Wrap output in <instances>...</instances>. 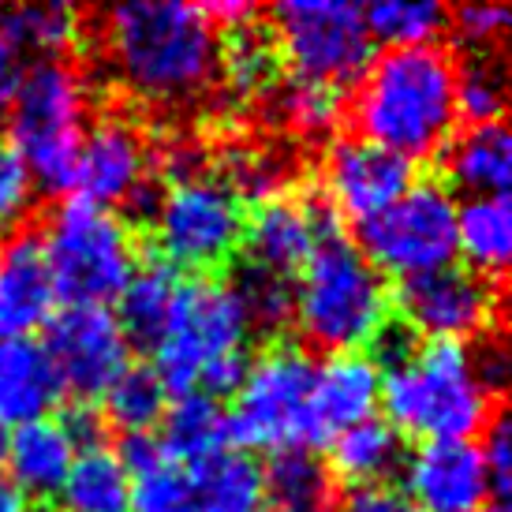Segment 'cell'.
<instances>
[{"label": "cell", "instance_id": "cell-43", "mask_svg": "<svg viewBox=\"0 0 512 512\" xmlns=\"http://www.w3.org/2000/svg\"><path fill=\"white\" fill-rule=\"evenodd\" d=\"M116 460L120 468L128 471V479H139V475H150V471L165 468L169 456L161 449V441L154 434H124L120 438V449H116Z\"/></svg>", "mask_w": 512, "mask_h": 512}, {"label": "cell", "instance_id": "cell-44", "mask_svg": "<svg viewBox=\"0 0 512 512\" xmlns=\"http://www.w3.org/2000/svg\"><path fill=\"white\" fill-rule=\"evenodd\" d=\"M337 512H415V509L404 494H397L393 486H385V490H352L337 505Z\"/></svg>", "mask_w": 512, "mask_h": 512}, {"label": "cell", "instance_id": "cell-8", "mask_svg": "<svg viewBox=\"0 0 512 512\" xmlns=\"http://www.w3.org/2000/svg\"><path fill=\"white\" fill-rule=\"evenodd\" d=\"M247 314L225 277H187L172 292L169 329L154 352V374L165 393H195L210 359L247 348Z\"/></svg>", "mask_w": 512, "mask_h": 512}, {"label": "cell", "instance_id": "cell-37", "mask_svg": "<svg viewBox=\"0 0 512 512\" xmlns=\"http://www.w3.org/2000/svg\"><path fill=\"white\" fill-rule=\"evenodd\" d=\"M131 512H195L187 471L176 464L139 475L131 486Z\"/></svg>", "mask_w": 512, "mask_h": 512}, {"label": "cell", "instance_id": "cell-13", "mask_svg": "<svg viewBox=\"0 0 512 512\" xmlns=\"http://www.w3.org/2000/svg\"><path fill=\"white\" fill-rule=\"evenodd\" d=\"M45 326L49 329L42 348L49 352L60 385L64 393H72V400L94 404V397H101L116 382V374L128 367V341L109 307H64Z\"/></svg>", "mask_w": 512, "mask_h": 512}, {"label": "cell", "instance_id": "cell-21", "mask_svg": "<svg viewBox=\"0 0 512 512\" xmlns=\"http://www.w3.org/2000/svg\"><path fill=\"white\" fill-rule=\"evenodd\" d=\"M64 385L42 341H0V427H23L57 408Z\"/></svg>", "mask_w": 512, "mask_h": 512}, {"label": "cell", "instance_id": "cell-29", "mask_svg": "<svg viewBox=\"0 0 512 512\" xmlns=\"http://www.w3.org/2000/svg\"><path fill=\"white\" fill-rule=\"evenodd\" d=\"M161 449L169 456V464H195L202 456L225 449V408L221 400L206 393H187L176 397L172 408L161 415Z\"/></svg>", "mask_w": 512, "mask_h": 512}, {"label": "cell", "instance_id": "cell-27", "mask_svg": "<svg viewBox=\"0 0 512 512\" xmlns=\"http://www.w3.org/2000/svg\"><path fill=\"white\" fill-rule=\"evenodd\" d=\"M195 512H262V468L251 453L217 449L187 468Z\"/></svg>", "mask_w": 512, "mask_h": 512}, {"label": "cell", "instance_id": "cell-18", "mask_svg": "<svg viewBox=\"0 0 512 512\" xmlns=\"http://www.w3.org/2000/svg\"><path fill=\"white\" fill-rule=\"evenodd\" d=\"M57 292L45 266L42 228L27 221L0 243V341H23L53 318Z\"/></svg>", "mask_w": 512, "mask_h": 512}, {"label": "cell", "instance_id": "cell-45", "mask_svg": "<svg viewBox=\"0 0 512 512\" xmlns=\"http://www.w3.org/2000/svg\"><path fill=\"white\" fill-rule=\"evenodd\" d=\"M19 75H23V64H19V49L0 38V116L12 113V98L15 86H19Z\"/></svg>", "mask_w": 512, "mask_h": 512}, {"label": "cell", "instance_id": "cell-48", "mask_svg": "<svg viewBox=\"0 0 512 512\" xmlns=\"http://www.w3.org/2000/svg\"><path fill=\"white\" fill-rule=\"evenodd\" d=\"M475 512H505V505H490V509H475Z\"/></svg>", "mask_w": 512, "mask_h": 512}, {"label": "cell", "instance_id": "cell-40", "mask_svg": "<svg viewBox=\"0 0 512 512\" xmlns=\"http://www.w3.org/2000/svg\"><path fill=\"white\" fill-rule=\"evenodd\" d=\"M30 202V176L15 146L0 135V232H12L15 221L27 214Z\"/></svg>", "mask_w": 512, "mask_h": 512}, {"label": "cell", "instance_id": "cell-1", "mask_svg": "<svg viewBox=\"0 0 512 512\" xmlns=\"http://www.w3.org/2000/svg\"><path fill=\"white\" fill-rule=\"evenodd\" d=\"M307 195L314 247L299 270L296 326L318 352H359L393 311V288L344 232V217L333 210V202L314 187Z\"/></svg>", "mask_w": 512, "mask_h": 512}, {"label": "cell", "instance_id": "cell-35", "mask_svg": "<svg viewBox=\"0 0 512 512\" xmlns=\"http://www.w3.org/2000/svg\"><path fill=\"white\" fill-rule=\"evenodd\" d=\"M363 19H367V30L374 42L408 49V45H434V38H441L445 27H449V8L434 4V0H423V4L382 0V4H370Z\"/></svg>", "mask_w": 512, "mask_h": 512}, {"label": "cell", "instance_id": "cell-41", "mask_svg": "<svg viewBox=\"0 0 512 512\" xmlns=\"http://www.w3.org/2000/svg\"><path fill=\"white\" fill-rule=\"evenodd\" d=\"M53 419L68 434L72 449H79V453H98V449H105L109 423H105L98 404H90V400H68Z\"/></svg>", "mask_w": 512, "mask_h": 512}, {"label": "cell", "instance_id": "cell-10", "mask_svg": "<svg viewBox=\"0 0 512 512\" xmlns=\"http://www.w3.org/2000/svg\"><path fill=\"white\" fill-rule=\"evenodd\" d=\"M314 359L292 341H270L251 359L232 412H225V441L247 449H303V419L314 385Z\"/></svg>", "mask_w": 512, "mask_h": 512}, {"label": "cell", "instance_id": "cell-22", "mask_svg": "<svg viewBox=\"0 0 512 512\" xmlns=\"http://www.w3.org/2000/svg\"><path fill=\"white\" fill-rule=\"evenodd\" d=\"M180 285V273L172 270L161 255L150 251V243H139V262L128 285L120 288V307H116V326L124 333V341L135 344L139 352L154 356L165 329H169L172 292Z\"/></svg>", "mask_w": 512, "mask_h": 512}, {"label": "cell", "instance_id": "cell-17", "mask_svg": "<svg viewBox=\"0 0 512 512\" xmlns=\"http://www.w3.org/2000/svg\"><path fill=\"white\" fill-rule=\"evenodd\" d=\"M378 397H382V374L363 352L329 356L314 370L307 419H303V449L329 445L337 434L359 427L363 419H370Z\"/></svg>", "mask_w": 512, "mask_h": 512}, {"label": "cell", "instance_id": "cell-23", "mask_svg": "<svg viewBox=\"0 0 512 512\" xmlns=\"http://www.w3.org/2000/svg\"><path fill=\"white\" fill-rule=\"evenodd\" d=\"M408 445L385 419H363L359 427L344 430L329 441V475L337 486L352 490H385L404 475Z\"/></svg>", "mask_w": 512, "mask_h": 512}, {"label": "cell", "instance_id": "cell-3", "mask_svg": "<svg viewBox=\"0 0 512 512\" xmlns=\"http://www.w3.org/2000/svg\"><path fill=\"white\" fill-rule=\"evenodd\" d=\"M199 4H120L101 15V42L131 94L184 105L217 75V34Z\"/></svg>", "mask_w": 512, "mask_h": 512}, {"label": "cell", "instance_id": "cell-46", "mask_svg": "<svg viewBox=\"0 0 512 512\" xmlns=\"http://www.w3.org/2000/svg\"><path fill=\"white\" fill-rule=\"evenodd\" d=\"M0 512H34L27 498L12 486V479H4V475H0Z\"/></svg>", "mask_w": 512, "mask_h": 512}, {"label": "cell", "instance_id": "cell-2", "mask_svg": "<svg viewBox=\"0 0 512 512\" xmlns=\"http://www.w3.org/2000/svg\"><path fill=\"white\" fill-rule=\"evenodd\" d=\"M348 116L367 143L408 161L434 157L460 124L453 49L438 42L389 49L359 79Z\"/></svg>", "mask_w": 512, "mask_h": 512}, {"label": "cell", "instance_id": "cell-38", "mask_svg": "<svg viewBox=\"0 0 512 512\" xmlns=\"http://www.w3.org/2000/svg\"><path fill=\"white\" fill-rule=\"evenodd\" d=\"M512 12L505 4H460L449 8V27L471 53H486V49H501L505 34H509Z\"/></svg>", "mask_w": 512, "mask_h": 512}, {"label": "cell", "instance_id": "cell-19", "mask_svg": "<svg viewBox=\"0 0 512 512\" xmlns=\"http://www.w3.org/2000/svg\"><path fill=\"white\" fill-rule=\"evenodd\" d=\"M314 247V217L307 191H285L251 202L243 214L240 255L247 266L270 270L277 277H296Z\"/></svg>", "mask_w": 512, "mask_h": 512}, {"label": "cell", "instance_id": "cell-12", "mask_svg": "<svg viewBox=\"0 0 512 512\" xmlns=\"http://www.w3.org/2000/svg\"><path fill=\"white\" fill-rule=\"evenodd\" d=\"M393 311L430 341H460L490 337L505 329V288L483 281L468 266H441V270L404 277L393 292Z\"/></svg>", "mask_w": 512, "mask_h": 512}, {"label": "cell", "instance_id": "cell-47", "mask_svg": "<svg viewBox=\"0 0 512 512\" xmlns=\"http://www.w3.org/2000/svg\"><path fill=\"white\" fill-rule=\"evenodd\" d=\"M8 438H12L8 427H0V464H4V456H8Z\"/></svg>", "mask_w": 512, "mask_h": 512}, {"label": "cell", "instance_id": "cell-34", "mask_svg": "<svg viewBox=\"0 0 512 512\" xmlns=\"http://www.w3.org/2000/svg\"><path fill=\"white\" fill-rule=\"evenodd\" d=\"M83 34L79 12L64 4H19V8H0V38L12 49H38L45 57H60L72 49L75 38Z\"/></svg>", "mask_w": 512, "mask_h": 512}, {"label": "cell", "instance_id": "cell-11", "mask_svg": "<svg viewBox=\"0 0 512 512\" xmlns=\"http://www.w3.org/2000/svg\"><path fill=\"white\" fill-rule=\"evenodd\" d=\"M281 57L296 79L341 90L359 83L374 64V38L363 8L348 0H288L270 12Z\"/></svg>", "mask_w": 512, "mask_h": 512}, {"label": "cell", "instance_id": "cell-5", "mask_svg": "<svg viewBox=\"0 0 512 512\" xmlns=\"http://www.w3.org/2000/svg\"><path fill=\"white\" fill-rule=\"evenodd\" d=\"M8 143L42 195H72L83 154V83L72 60L45 57L23 68Z\"/></svg>", "mask_w": 512, "mask_h": 512}, {"label": "cell", "instance_id": "cell-6", "mask_svg": "<svg viewBox=\"0 0 512 512\" xmlns=\"http://www.w3.org/2000/svg\"><path fill=\"white\" fill-rule=\"evenodd\" d=\"M45 266L64 307H90L116 299L139 262V240L124 217L86 199H64L42 232Z\"/></svg>", "mask_w": 512, "mask_h": 512}, {"label": "cell", "instance_id": "cell-24", "mask_svg": "<svg viewBox=\"0 0 512 512\" xmlns=\"http://www.w3.org/2000/svg\"><path fill=\"white\" fill-rule=\"evenodd\" d=\"M341 486L314 449H277L262 471V512H337Z\"/></svg>", "mask_w": 512, "mask_h": 512}, {"label": "cell", "instance_id": "cell-20", "mask_svg": "<svg viewBox=\"0 0 512 512\" xmlns=\"http://www.w3.org/2000/svg\"><path fill=\"white\" fill-rule=\"evenodd\" d=\"M438 176L449 191H468L471 199L505 195L512 180V139L505 120L456 128L438 154Z\"/></svg>", "mask_w": 512, "mask_h": 512}, {"label": "cell", "instance_id": "cell-39", "mask_svg": "<svg viewBox=\"0 0 512 512\" xmlns=\"http://www.w3.org/2000/svg\"><path fill=\"white\" fill-rule=\"evenodd\" d=\"M483 468H486V483H490V494H498V505H505L512 486V441H509V412L501 404L498 412L490 415V423L483 427Z\"/></svg>", "mask_w": 512, "mask_h": 512}, {"label": "cell", "instance_id": "cell-9", "mask_svg": "<svg viewBox=\"0 0 512 512\" xmlns=\"http://www.w3.org/2000/svg\"><path fill=\"white\" fill-rule=\"evenodd\" d=\"M367 262L382 277H419L453 266L456 258V199L453 191L427 176L412 184L385 210L356 221V240Z\"/></svg>", "mask_w": 512, "mask_h": 512}, {"label": "cell", "instance_id": "cell-25", "mask_svg": "<svg viewBox=\"0 0 512 512\" xmlns=\"http://www.w3.org/2000/svg\"><path fill=\"white\" fill-rule=\"evenodd\" d=\"M8 468H12V486L23 498H38L49 505L53 494H60V486L68 479V471L75 464V449L68 434L57 427V419H34L23 423L8 438Z\"/></svg>", "mask_w": 512, "mask_h": 512}, {"label": "cell", "instance_id": "cell-14", "mask_svg": "<svg viewBox=\"0 0 512 512\" xmlns=\"http://www.w3.org/2000/svg\"><path fill=\"white\" fill-rule=\"evenodd\" d=\"M322 180L333 210L341 217L363 221V217L385 210L415 184V161L393 154L378 143H367L359 135H344L326 146Z\"/></svg>", "mask_w": 512, "mask_h": 512}, {"label": "cell", "instance_id": "cell-36", "mask_svg": "<svg viewBox=\"0 0 512 512\" xmlns=\"http://www.w3.org/2000/svg\"><path fill=\"white\" fill-rule=\"evenodd\" d=\"M266 98H270V109L277 113V120L288 124V128L303 131V135H322V131H329L341 120V109H344L341 90L307 83V79L277 83Z\"/></svg>", "mask_w": 512, "mask_h": 512}, {"label": "cell", "instance_id": "cell-30", "mask_svg": "<svg viewBox=\"0 0 512 512\" xmlns=\"http://www.w3.org/2000/svg\"><path fill=\"white\" fill-rule=\"evenodd\" d=\"M64 512H131V479L109 449L83 453L60 486Z\"/></svg>", "mask_w": 512, "mask_h": 512}, {"label": "cell", "instance_id": "cell-4", "mask_svg": "<svg viewBox=\"0 0 512 512\" xmlns=\"http://www.w3.org/2000/svg\"><path fill=\"white\" fill-rule=\"evenodd\" d=\"M389 427L400 438L427 441H468L483 434L490 415L505 400H494L475 378L468 344L460 341H427L415 356L385 374L382 385Z\"/></svg>", "mask_w": 512, "mask_h": 512}, {"label": "cell", "instance_id": "cell-16", "mask_svg": "<svg viewBox=\"0 0 512 512\" xmlns=\"http://www.w3.org/2000/svg\"><path fill=\"white\" fill-rule=\"evenodd\" d=\"M400 483L408 486L415 512H475L490 498L479 445L471 441H427L408 453Z\"/></svg>", "mask_w": 512, "mask_h": 512}, {"label": "cell", "instance_id": "cell-42", "mask_svg": "<svg viewBox=\"0 0 512 512\" xmlns=\"http://www.w3.org/2000/svg\"><path fill=\"white\" fill-rule=\"evenodd\" d=\"M247 370H251V348H240V352H228L221 359H210L199 374V385L206 397H236L240 393L243 378H247Z\"/></svg>", "mask_w": 512, "mask_h": 512}, {"label": "cell", "instance_id": "cell-26", "mask_svg": "<svg viewBox=\"0 0 512 512\" xmlns=\"http://www.w3.org/2000/svg\"><path fill=\"white\" fill-rule=\"evenodd\" d=\"M225 38L217 42V68L225 75L232 94L240 98H266L281 83V45L270 23H262V12L243 19L236 27H221Z\"/></svg>", "mask_w": 512, "mask_h": 512}, {"label": "cell", "instance_id": "cell-7", "mask_svg": "<svg viewBox=\"0 0 512 512\" xmlns=\"http://www.w3.org/2000/svg\"><path fill=\"white\" fill-rule=\"evenodd\" d=\"M243 214L247 206L225 184V176H191L165 191L150 225V251L172 270L195 277H225L240 262Z\"/></svg>", "mask_w": 512, "mask_h": 512}, {"label": "cell", "instance_id": "cell-33", "mask_svg": "<svg viewBox=\"0 0 512 512\" xmlns=\"http://www.w3.org/2000/svg\"><path fill=\"white\" fill-rule=\"evenodd\" d=\"M505 98H509V72L501 49L471 53L456 60V116L464 124H494L505 120Z\"/></svg>", "mask_w": 512, "mask_h": 512}, {"label": "cell", "instance_id": "cell-32", "mask_svg": "<svg viewBox=\"0 0 512 512\" xmlns=\"http://www.w3.org/2000/svg\"><path fill=\"white\" fill-rule=\"evenodd\" d=\"M165 385L157 382L150 363H128L105 389V423L124 434H154L165 415Z\"/></svg>", "mask_w": 512, "mask_h": 512}, {"label": "cell", "instance_id": "cell-15", "mask_svg": "<svg viewBox=\"0 0 512 512\" xmlns=\"http://www.w3.org/2000/svg\"><path fill=\"white\" fill-rule=\"evenodd\" d=\"M154 172L150 143L139 131V124L124 113H109L101 116L98 128L90 131V139L83 143L75 191H79V199L94 202L101 210L124 206Z\"/></svg>", "mask_w": 512, "mask_h": 512}, {"label": "cell", "instance_id": "cell-28", "mask_svg": "<svg viewBox=\"0 0 512 512\" xmlns=\"http://www.w3.org/2000/svg\"><path fill=\"white\" fill-rule=\"evenodd\" d=\"M512 247V206L509 195H486L456 206V251L468 255V270L483 281L505 288Z\"/></svg>", "mask_w": 512, "mask_h": 512}, {"label": "cell", "instance_id": "cell-31", "mask_svg": "<svg viewBox=\"0 0 512 512\" xmlns=\"http://www.w3.org/2000/svg\"><path fill=\"white\" fill-rule=\"evenodd\" d=\"M225 281L232 285L236 299H240L243 314H247V326L281 341L288 322H296V285L288 277H277V273L247 266V262L243 266L236 262L225 273Z\"/></svg>", "mask_w": 512, "mask_h": 512}]
</instances>
